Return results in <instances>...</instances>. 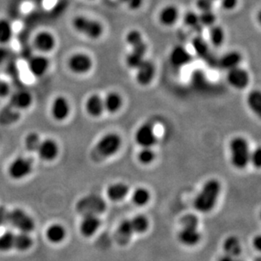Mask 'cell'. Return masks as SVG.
Segmentation results:
<instances>
[{
  "mask_svg": "<svg viewBox=\"0 0 261 261\" xmlns=\"http://www.w3.org/2000/svg\"><path fill=\"white\" fill-rule=\"evenodd\" d=\"M222 190V185L217 179H210L203 185L200 192L194 200L195 210L201 213H208L214 209Z\"/></svg>",
  "mask_w": 261,
  "mask_h": 261,
  "instance_id": "obj_1",
  "label": "cell"
},
{
  "mask_svg": "<svg viewBox=\"0 0 261 261\" xmlns=\"http://www.w3.org/2000/svg\"><path fill=\"white\" fill-rule=\"evenodd\" d=\"M199 219L195 215H185L181 218V229L177 233L180 244L187 247L197 245L201 240V233L198 229Z\"/></svg>",
  "mask_w": 261,
  "mask_h": 261,
  "instance_id": "obj_2",
  "label": "cell"
},
{
  "mask_svg": "<svg viewBox=\"0 0 261 261\" xmlns=\"http://www.w3.org/2000/svg\"><path fill=\"white\" fill-rule=\"evenodd\" d=\"M122 139L116 133H109L102 136L95 145L91 158L95 162H101L112 155H115L120 150Z\"/></svg>",
  "mask_w": 261,
  "mask_h": 261,
  "instance_id": "obj_3",
  "label": "cell"
},
{
  "mask_svg": "<svg viewBox=\"0 0 261 261\" xmlns=\"http://www.w3.org/2000/svg\"><path fill=\"white\" fill-rule=\"evenodd\" d=\"M230 158L234 168L239 170L246 168L250 160V149L246 139L237 136L230 142Z\"/></svg>",
  "mask_w": 261,
  "mask_h": 261,
  "instance_id": "obj_4",
  "label": "cell"
},
{
  "mask_svg": "<svg viewBox=\"0 0 261 261\" xmlns=\"http://www.w3.org/2000/svg\"><path fill=\"white\" fill-rule=\"evenodd\" d=\"M72 25L78 33L88 37L90 39H98L103 33V27L101 23L82 15L74 17L72 21Z\"/></svg>",
  "mask_w": 261,
  "mask_h": 261,
  "instance_id": "obj_5",
  "label": "cell"
},
{
  "mask_svg": "<svg viewBox=\"0 0 261 261\" xmlns=\"http://www.w3.org/2000/svg\"><path fill=\"white\" fill-rule=\"evenodd\" d=\"M7 223L19 232L30 233L35 229L34 220L20 208H15L8 212Z\"/></svg>",
  "mask_w": 261,
  "mask_h": 261,
  "instance_id": "obj_6",
  "label": "cell"
},
{
  "mask_svg": "<svg viewBox=\"0 0 261 261\" xmlns=\"http://www.w3.org/2000/svg\"><path fill=\"white\" fill-rule=\"evenodd\" d=\"M93 66L92 59L87 54L76 53L71 55L68 60L69 70L75 74H86L91 71Z\"/></svg>",
  "mask_w": 261,
  "mask_h": 261,
  "instance_id": "obj_7",
  "label": "cell"
},
{
  "mask_svg": "<svg viewBox=\"0 0 261 261\" xmlns=\"http://www.w3.org/2000/svg\"><path fill=\"white\" fill-rule=\"evenodd\" d=\"M106 208L104 200L96 195H89L80 200L77 205L78 212L85 215L100 214L103 212Z\"/></svg>",
  "mask_w": 261,
  "mask_h": 261,
  "instance_id": "obj_8",
  "label": "cell"
},
{
  "mask_svg": "<svg viewBox=\"0 0 261 261\" xmlns=\"http://www.w3.org/2000/svg\"><path fill=\"white\" fill-rule=\"evenodd\" d=\"M32 171V162L29 158H15L8 168V173L13 179L20 180L29 176Z\"/></svg>",
  "mask_w": 261,
  "mask_h": 261,
  "instance_id": "obj_9",
  "label": "cell"
},
{
  "mask_svg": "<svg viewBox=\"0 0 261 261\" xmlns=\"http://www.w3.org/2000/svg\"><path fill=\"white\" fill-rule=\"evenodd\" d=\"M57 42L55 35L48 31L37 32L33 39V45L36 49L41 54L52 52L56 47Z\"/></svg>",
  "mask_w": 261,
  "mask_h": 261,
  "instance_id": "obj_10",
  "label": "cell"
},
{
  "mask_svg": "<svg viewBox=\"0 0 261 261\" xmlns=\"http://www.w3.org/2000/svg\"><path fill=\"white\" fill-rule=\"evenodd\" d=\"M135 138L136 143L141 147H152L156 142V136L152 124L145 123L139 127Z\"/></svg>",
  "mask_w": 261,
  "mask_h": 261,
  "instance_id": "obj_11",
  "label": "cell"
},
{
  "mask_svg": "<svg viewBox=\"0 0 261 261\" xmlns=\"http://www.w3.org/2000/svg\"><path fill=\"white\" fill-rule=\"evenodd\" d=\"M28 69L33 76L42 77L47 74L50 67V62L46 56L41 55H34L28 60Z\"/></svg>",
  "mask_w": 261,
  "mask_h": 261,
  "instance_id": "obj_12",
  "label": "cell"
},
{
  "mask_svg": "<svg viewBox=\"0 0 261 261\" xmlns=\"http://www.w3.org/2000/svg\"><path fill=\"white\" fill-rule=\"evenodd\" d=\"M70 114V105L66 97L58 96L51 105V115L55 120L62 122L66 119Z\"/></svg>",
  "mask_w": 261,
  "mask_h": 261,
  "instance_id": "obj_13",
  "label": "cell"
},
{
  "mask_svg": "<svg viewBox=\"0 0 261 261\" xmlns=\"http://www.w3.org/2000/svg\"><path fill=\"white\" fill-rule=\"evenodd\" d=\"M227 81L231 87L238 90H243L249 85V75L248 72L240 67L228 70Z\"/></svg>",
  "mask_w": 261,
  "mask_h": 261,
  "instance_id": "obj_14",
  "label": "cell"
},
{
  "mask_svg": "<svg viewBox=\"0 0 261 261\" xmlns=\"http://www.w3.org/2000/svg\"><path fill=\"white\" fill-rule=\"evenodd\" d=\"M37 155L42 160L51 162L59 155V148L57 142L52 139H46L41 141L37 148Z\"/></svg>",
  "mask_w": 261,
  "mask_h": 261,
  "instance_id": "obj_15",
  "label": "cell"
},
{
  "mask_svg": "<svg viewBox=\"0 0 261 261\" xmlns=\"http://www.w3.org/2000/svg\"><path fill=\"white\" fill-rule=\"evenodd\" d=\"M33 102V97L32 94L29 91H18L15 93H13L10 96V101L9 104L10 107H12L13 109H16L18 111L20 110H25L29 109L32 106Z\"/></svg>",
  "mask_w": 261,
  "mask_h": 261,
  "instance_id": "obj_16",
  "label": "cell"
},
{
  "mask_svg": "<svg viewBox=\"0 0 261 261\" xmlns=\"http://www.w3.org/2000/svg\"><path fill=\"white\" fill-rule=\"evenodd\" d=\"M193 47L195 50V54L200 58H202L206 60L208 64L212 66H218V59H216L214 56L211 55L209 46L206 42L203 39L202 37H196L193 39Z\"/></svg>",
  "mask_w": 261,
  "mask_h": 261,
  "instance_id": "obj_17",
  "label": "cell"
},
{
  "mask_svg": "<svg viewBox=\"0 0 261 261\" xmlns=\"http://www.w3.org/2000/svg\"><path fill=\"white\" fill-rule=\"evenodd\" d=\"M155 69L154 64L149 60H144L136 69V81L141 86H147L152 82L155 76Z\"/></svg>",
  "mask_w": 261,
  "mask_h": 261,
  "instance_id": "obj_18",
  "label": "cell"
},
{
  "mask_svg": "<svg viewBox=\"0 0 261 261\" xmlns=\"http://www.w3.org/2000/svg\"><path fill=\"white\" fill-rule=\"evenodd\" d=\"M101 226V220L96 215H85L80 224V232L85 238H91Z\"/></svg>",
  "mask_w": 261,
  "mask_h": 261,
  "instance_id": "obj_19",
  "label": "cell"
},
{
  "mask_svg": "<svg viewBox=\"0 0 261 261\" xmlns=\"http://www.w3.org/2000/svg\"><path fill=\"white\" fill-rule=\"evenodd\" d=\"M134 234L135 232H134L133 228L131 226L130 221L125 220L121 222L117 228L114 239H115L117 244H119L121 246H125L129 243Z\"/></svg>",
  "mask_w": 261,
  "mask_h": 261,
  "instance_id": "obj_20",
  "label": "cell"
},
{
  "mask_svg": "<svg viewBox=\"0 0 261 261\" xmlns=\"http://www.w3.org/2000/svg\"><path fill=\"white\" fill-rule=\"evenodd\" d=\"M170 61L176 67H184L192 60L190 53L181 45L173 47L170 54Z\"/></svg>",
  "mask_w": 261,
  "mask_h": 261,
  "instance_id": "obj_21",
  "label": "cell"
},
{
  "mask_svg": "<svg viewBox=\"0 0 261 261\" xmlns=\"http://www.w3.org/2000/svg\"><path fill=\"white\" fill-rule=\"evenodd\" d=\"M86 110L90 116L98 118L104 110L103 99L98 95H91L86 102Z\"/></svg>",
  "mask_w": 261,
  "mask_h": 261,
  "instance_id": "obj_22",
  "label": "cell"
},
{
  "mask_svg": "<svg viewBox=\"0 0 261 261\" xmlns=\"http://www.w3.org/2000/svg\"><path fill=\"white\" fill-rule=\"evenodd\" d=\"M129 188L123 182H116L111 185L108 188L107 195L109 200L114 202H118L123 200L128 195Z\"/></svg>",
  "mask_w": 261,
  "mask_h": 261,
  "instance_id": "obj_23",
  "label": "cell"
},
{
  "mask_svg": "<svg viewBox=\"0 0 261 261\" xmlns=\"http://www.w3.org/2000/svg\"><path fill=\"white\" fill-rule=\"evenodd\" d=\"M126 42L130 46L131 50H136L146 54L147 45L144 42L143 37L141 32L133 30L126 35Z\"/></svg>",
  "mask_w": 261,
  "mask_h": 261,
  "instance_id": "obj_24",
  "label": "cell"
},
{
  "mask_svg": "<svg viewBox=\"0 0 261 261\" xmlns=\"http://www.w3.org/2000/svg\"><path fill=\"white\" fill-rule=\"evenodd\" d=\"M46 238L51 244H60L66 238V229L59 223H54L47 227Z\"/></svg>",
  "mask_w": 261,
  "mask_h": 261,
  "instance_id": "obj_25",
  "label": "cell"
},
{
  "mask_svg": "<svg viewBox=\"0 0 261 261\" xmlns=\"http://www.w3.org/2000/svg\"><path fill=\"white\" fill-rule=\"evenodd\" d=\"M241 61V55L236 51H232V52L225 54L221 59H218V66L223 69L230 70L236 67H239Z\"/></svg>",
  "mask_w": 261,
  "mask_h": 261,
  "instance_id": "obj_26",
  "label": "cell"
},
{
  "mask_svg": "<svg viewBox=\"0 0 261 261\" xmlns=\"http://www.w3.org/2000/svg\"><path fill=\"white\" fill-rule=\"evenodd\" d=\"M104 109L109 113L114 114L121 109L123 105V99L119 94L111 92L103 100Z\"/></svg>",
  "mask_w": 261,
  "mask_h": 261,
  "instance_id": "obj_27",
  "label": "cell"
},
{
  "mask_svg": "<svg viewBox=\"0 0 261 261\" xmlns=\"http://www.w3.org/2000/svg\"><path fill=\"white\" fill-rule=\"evenodd\" d=\"M178 19V10L173 5H168L163 8L160 13V21L163 25H173Z\"/></svg>",
  "mask_w": 261,
  "mask_h": 261,
  "instance_id": "obj_28",
  "label": "cell"
},
{
  "mask_svg": "<svg viewBox=\"0 0 261 261\" xmlns=\"http://www.w3.org/2000/svg\"><path fill=\"white\" fill-rule=\"evenodd\" d=\"M20 116V111L7 105L0 111V123L3 125H10L17 122Z\"/></svg>",
  "mask_w": 261,
  "mask_h": 261,
  "instance_id": "obj_29",
  "label": "cell"
},
{
  "mask_svg": "<svg viewBox=\"0 0 261 261\" xmlns=\"http://www.w3.org/2000/svg\"><path fill=\"white\" fill-rule=\"evenodd\" d=\"M33 244V239L28 232H21L15 234V241H14V249L18 251H27L31 249Z\"/></svg>",
  "mask_w": 261,
  "mask_h": 261,
  "instance_id": "obj_30",
  "label": "cell"
},
{
  "mask_svg": "<svg viewBox=\"0 0 261 261\" xmlns=\"http://www.w3.org/2000/svg\"><path fill=\"white\" fill-rule=\"evenodd\" d=\"M13 27L6 19H0V45L7 44L12 40Z\"/></svg>",
  "mask_w": 261,
  "mask_h": 261,
  "instance_id": "obj_31",
  "label": "cell"
},
{
  "mask_svg": "<svg viewBox=\"0 0 261 261\" xmlns=\"http://www.w3.org/2000/svg\"><path fill=\"white\" fill-rule=\"evenodd\" d=\"M129 221H130L131 226H132L135 233H145L150 226L149 220L143 215L136 216L133 218L129 219Z\"/></svg>",
  "mask_w": 261,
  "mask_h": 261,
  "instance_id": "obj_32",
  "label": "cell"
},
{
  "mask_svg": "<svg viewBox=\"0 0 261 261\" xmlns=\"http://www.w3.org/2000/svg\"><path fill=\"white\" fill-rule=\"evenodd\" d=\"M224 249L228 256H236L241 253V244L236 237H229L225 241Z\"/></svg>",
  "mask_w": 261,
  "mask_h": 261,
  "instance_id": "obj_33",
  "label": "cell"
},
{
  "mask_svg": "<svg viewBox=\"0 0 261 261\" xmlns=\"http://www.w3.org/2000/svg\"><path fill=\"white\" fill-rule=\"evenodd\" d=\"M210 42L215 47H220L225 39L224 31L221 27L212 25L209 31Z\"/></svg>",
  "mask_w": 261,
  "mask_h": 261,
  "instance_id": "obj_34",
  "label": "cell"
},
{
  "mask_svg": "<svg viewBox=\"0 0 261 261\" xmlns=\"http://www.w3.org/2000/svg\"><path fill=\"white\" fill-rule=\"evenodd\" d=\"M150 200V193L149 190L145 188L141 187L136 189L134 191L133 195H132V200L133 202L138 205V206H143Z\"/></svg>",
  "mask_w": 261,
  "mask_h": 261,
  "instance_id": "obj_35",
  "label": "cell"
},
{
  "mask_svg": "<svg viewBox=\"0 0 261 261\" xmlns=\"http://www.w3.org/2000/svg\"><path fill=\"white\" fill-rule=\"evenodd\" d=\"M145 53L131 50V52L126 57V64L130 69H136L145 60Z\"/></svg>",
  "mask_w": 261,
  "mask_h": 261,
  "instance_id": "obj_36",
  "label": "cell"
},
{
  "mask_svg": "<svg viewBox=\"0 0 261 261\" xmlns=\"http://www.w3.org/2000/svg\"><path fill=\"white\" fill-rule=\"evenodd\" d=\"M15 233L11 231H5L0 235V251L7 252L14 249Z\"/></svg>",
  "mask_w": 261,
  "mask_h": 261,
  "instance_id": "obj_37",
  "label": "cell"
},
{
  "mask_svg": "<svg viewBox=\"0 0 261 261\" xmlns=\"http://www.w3.org/2000/svg\"><path fill=\"white\" fill-rule=\"evenodd\" d=\"M248 104L254 114H261V93L258 90L252 91L248 96Z\"/></svg>",
  "mask_w": 261,
  "mask_h": 261,
  "instance_id": "obj_38",
  "label": "cell"
},
{
  "mask_svg": "<svg viewBox=\"0 0 261 261\" xmlns=\"http://www.w3.org/2000/svg\"><path fill=\"white\" fill-rule=\"evenodd\" d=\"M137 158L142 165H150L155 160V152L151 147H142L139 151Z\"/></svg>",
  "mask_w": 261,
  "mask_h": 261,
  "instance_id": "obj_39",
  "label": "cell"
},
{
  "mask_svg": "<svg viewBox=\"0 0 261 261\" xmlns=\"http://www.w3.org/2000/svg\"><path fill=\"white\" fill-rule=\"evenodd\" d=\"M42 140L40 136L36 133H31L27 136L25 141V145L28 151H37Z\"/></svg>",
  "mask_w": 261,
  "mask_h": 261,
  "instance_id": "obj_40",
  "label": "cell"
},
{
  "mask_svg": "<svg viewBox=\"0 0 261 261\" xmlns=\"http://www.w3.org/2000/svg\"><path fill=\"white\" fill-rule=\"evenodd\" d=\"M217 17L214 13L212 12V10L209 11H202L199 15V21H200V25L203 27H212L214 25L216 22Z\"/></svg>",
  "mask_w": 261,
  "mask_h": 261,
  "instance_id": "obj_41",
  "label": "cell"
},
{
  "mask_svg": "<svg viewBox=\"0 0 261 261\" xmlns=\"http://www.w3.org/2000/svg\"><path fill=\"white\" fill-rule=\"evenodd\" d=\"M184 22L185 25L190 28H196L200 27V21H199V15L195 13L187 12L184 16Z\"/></svg>",
  "mask_w": 261,
  "mask_h": 261,
  "instance_id": "obj_42",
  "label": "cell"
},
{
  "mask_svg": "<svg viewBox=\"0 0 261 261\" xmlns=\"http://www.w3.org/2000/svg\"><path fill=\"white\" fill-rule=\"evenodd\" d=\"M213 2L214 0H197L196 5L198 9L200 10V12L209 11V10H212Z\"/></svg>",
  "mask_w": 261,
  "mask_h": 261,
  "instance_id": "obj_43",
  "label": "cell"
},
{
  "mask_svg": "<svg viewBox=\"0 0 261 261\" xmlns=\"http://www.w3.org/2000/svg\"><path fill=\"white\" fill-rule=\"evenodd\" d=\"M249 163H251L255 168H259L261 165V152L260 149L257 148L256 150L251 152L250 154V160Z\"/></svg>",
  "mask_w": 261,
  "mask_h": 261,
  "instance_id": "obj_44",
  "label": "cell"
},
{
  "mask_svg": "<svg viewBox=\"0 0 261 261\" xmlns=\"http://www.w3.org/2000/svg\"><path fill=\"white\" fill-rule=\"evenodd\" d=\"M10 87L7 82H5V80L0 78V97H7L10 96Z\"/></svg>",
  "mask_w": 261,
  "mask_h": 261,
  "instance_id": "obj_45",
  "label": "cell"
},
{
  "mask_svg": "<svg viewBox=\"0 0 261 261\" xmlns=\"http://www.w3.org/2000/svg\"><path fill=\"white\" fill-rule=\"evenodd\" d=\"M122 2L125 3L128 5V7L131 10H138L141 8L143 3V0H121Z\"/></svg>",
  "mask_w": 261,
  "mask_h": 261,
  "instance_id": "obj_46",
  "label": "cell"
},
{
  "mask_svg": "<svg viewBox=\"0 0 261 261\" xmlns=\"http://www.w3.org/2000/svg\"><path fill=\"white\" fill-rule=\"evenodd\" d=\"M238 4V0H222V6L227 10H233Z\"/></svg>",
  "mask_w": 261,
  "mask_h": 261,
  "instance_id": "obj_47",
  "label": "cell"
},
{
  "mask_svg": "<svg viewBox=\"0 0 261 261\" xmlns=\"http://www.w3.org/2000/svg\"><path fill=\"white\" fill-rule=\"evenodd\" d=\"M8 212L5 207L0 206V227L7 223Z\"/></svg>",
  "mask_w": 261,
  "mask_h": 261,
  "instance_id": "obj_48",
  "label": "cell"
},
{
  "mask_svg": "<svg viewBox=\"0 0 261 261\" xmlns=\"http://www.w3.org/2000/svg\"><path fill=\"white\" fill-rule=\"evenodd\" d=\"M9 55V51L4 46L0 45V65L5 63Z\"/></svg>",
  "mask_w": 261,
  "mask_h": 261,
  "instance_id": "obj_49",
  "label": "cell"
},
{
  "mask_svg": "<svg viewBox=\"0 0 261 261\" xmlns=\"http://www.w3.org/2000/svg\"><path fill=\"white\" fill-rule=\"evenodd\" d=\"M260 237L257 236L256 238H254V249H256L257 250L260 249Z\"/></svg>",
  "mask_w": 261,
  "mask_h": 261,
  "instance_id": "obj_50",
  "label": "cell"
},
{
  "mask_svg": "<svg viewBox=\"0 0 261 261\" xmlns=\"http://www.w3.org/2000/svg\"><path fill=\"white\" fill-rule=\"evenodd\" d=\"M220 261H232V258H231V256L227 255V256L224 257V258H222V259Z\"/></svg>",
  "mask_w": 261,
  "mask_h": 261,
  "instance_id": "obj_51",
  "label": "cell"
}]
</instances>
